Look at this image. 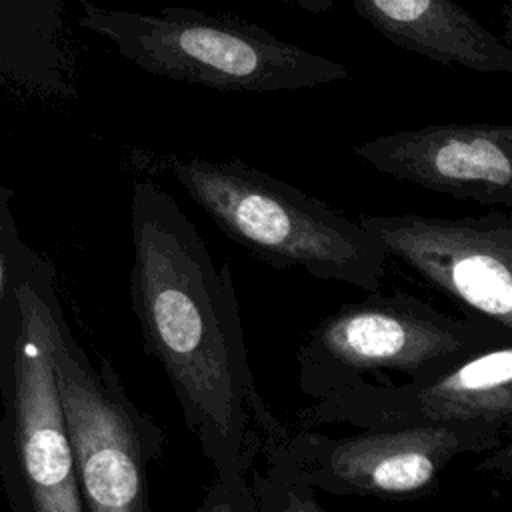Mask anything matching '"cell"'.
Segmentation results:
<instances>
[{
	"instance_id": "6da1fadb",
	"label": "cell",
	"mask_w": 512,
	"mask_h": 512,
	"mask_svg": "<svg viewBox=\"0 0 512 512\" xmlns=\"http://www.w3.org/2000/svg\"><path fill=\"white\" fill-rule=\"evenodd\" d=\"M132 294L142 330L196 424L228 438L240 416L244 362L224 280L168 192L144 180L132 196Z\"/></svg>"
},
{
	"instance_id": "7a4b0ae2",
	"label": "cell",
	"mask_w": 512,
	"mask_h": 512,
	"mask_svg": "<svg viewBox=\"0 0 512 512\" xmlns=\"http://www.w3.org/2000/svg\"><path fill=\"white\" fill-rule=\"evenodd\" d=\"M78 24L108 38L150 74L214 90L278 92L350 78L340 62L284 42L262 26L194 8L140 14L82 0Z\"/></svg>"
},
{
	"instance_id": "3957f363",
	"label": "cell",
	"mask_w": 512,
	"mask_h": 512,
	"mask_svg": "<svg viewBox=\"0 0 512 512\" xmlns=\"http://www.w3.org/2000/svg\"><path fill=\"white\" fill-rule=\"evenodd\" d=\"M62 318L42 258L18 288V330L0 388V484L10 512H86L54 370Z\"/></svg>"
},
{
	"instance_id": "277c9868",
	"label": "cell",
	"mask_w": 512,
	"mask_h": 512,
	"mask_svg": "<svg viewBox=\"0 0 512 512\" xmlns=\"http://www.w3.org/2000/svg\"><path fill=\"white\" fill-rule=\"evenodd\" d=\"M170 170L238 242L320 276L376 286L386 254L380 242L324 202L240 160L172 158Z\"/></svg>"
},
{
	"instance_id": "5b68a950",
	"label": "cell",
	"mask_w": 512,
	"mask_h": 512,
	"mask_svg": "<svg viewBox=\"0 0 512 512\" xmlns=\"http://www.w3.org/2000/svg\"><path fill=\"white\" fill-rule=\"evenodd\" d=\"M360 226L384 252L408 262L446 294L504 328L512 326V224L506 216H368Z\"/></svg>"
},
{
	"instance_id": "8992f818",
	"label": "cell",
	"mask_w": 512,
	"mask_h": 512,
	"mask_svg": "<svg viewBox=\"0 0 512 512\" xmlns=\"http://www.w3.org/2000/svg\"><path fill=\"white\" fill-rule=\"evenodd\" d=\"M54 370L84 508L142 512L144 476L132 420L94 374L64 318L56 326Z\"/></svg>"
},
{
	"instance_id": "52a82bcc",
	"label": "cell",
	"mask_w": 512,
	"mask_h": 512,
	"mask_svg": "<svg viewBox=\"0 0 512 512\" xmlns=\"http://www.w3.org/2000/svg\"><path fill=\"white\" fill-rule=\"evenodd\" d=\"M376 170L482 204H512V126L440 124L356 144Z\"/></svg>"
},
{
	"instance_id": "ba28073f",
	"label": "cell",
	"mask_w": 512,
	"mask_h": 512,
	"mask_svg": "<svg viewBox=\"0 0 512 512\" xmlns=\"http://www.w3.org/2000/svg\"><path fill=\"white\" fill-rule=\"evenodd\" d=\"M402 50L480 74L512 72V50L454 0H352Z\"/></svg>"
},
{
	"instance_id": "9c48e42d",
	"label": "cell",
	"mask_w": 512,
	"mask_h": 512,
	"mask_svg": "<svg viewBox=\"0 0 512 512\" xmlns=\"http://www.w3.org/2000/svg\"><path fill=\"white\" fill-rule=\"evenodd\" d=\"M322 344L350 366L416 370L460 350L462 338L452 328L426 318L380 308H352L322 326Z\"/></svg>"
},
{
	"instance_id": "30bf717a",
	"label": "cell",
	"mask_w": 512,
	"mask_h": 512,
	"mask_svg": "<svg viewBox=\"0 0 512 512\" xmlns=\"http://www.w3.org/2000/svg\"><path fill=\"white\" fill-rule=\"evenodd\" d=\"M0 82L38 96L74 98L64 0H0Z\"/></svg>"
},
{
	"instance_id": "8fae6325",
	"label": "cell",
	"mask_w": 512,
	"mask_h": 512,
	"mask_svg": "<svg viewBox=\"0 0 512 512\" xmlns=\"http://www.w3.org/2000/svg\"><path fill=\"white\" fill-rule=\"evenodd\" d=\"M456 446L458 438L446 426L366 434L338 444L330 466L356 488L404 494L424 488Z\"/></svg>"
},
{
	"instance_id": "7c38bea8",
	"label": "cell",
	"mask_w": 512,
	"mask_h": 512,
	"mask_svg": "<svg viewBox=\"0 0 512 512\" xmlns=\"http://www.w3.org/2000/svg\"><path fill=\"white\" fill-rule=\"evenodd\" d=\"M422 412L436 422L498 420L512 410V350H490L468 360L418 394Z\"/></svg>"
},
{
	"instance_id": "4fadbf2b",
	"label": "cell",
	"mask_w": 512,
	"mask_h": 512,
	"mask_svg": "<svg viewBox=\"0 0 512 512\" xmlns=\"http://www.w3.org/2000/svg\"><path fill=\"white\" fill-rule=\"evenodd\" d=\"M12 198L14 190L0 184V388L10 370L18 330V288L40 260L20 238Z\"/></svg>"
},
{
	"instance_id": "5bb4252c",
	"label": "cell",
	"mask_w": 512,
	"mask_h": 512,
	"mask_svg": "<svg viewBox=\"0 0 512 512\" xmlns=\"http://www.w3.org/2000/svg\"><path fill=\"white\" fill-rule=\"evenodd\" d=\"M278 2H286V4H294L306 12H312V14H322V12H328L332 10L334 6V0H278Z\"/></svg>"
}]
</instances>
